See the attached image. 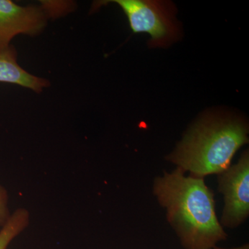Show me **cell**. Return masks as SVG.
Wrapping results in <instances>:
<instances>
[{
  "label": "cell",
  "mask_w": 249,
  "mask_h": 249,
  "mask_svg": "<svg viewBox=\"0 0 249 249\" xmlns=\"http://www.w3.org/2000/svg\"><path fill=\"white\" fill-rule=\"evenodd\" d=\"M152 193L183 249H213L227 240L216 213L214 192L204 178L186 175L178 168L164 170L154 179Z\"/></svg>",
  "instance_id": "cell-1"
},
{
  "label": "cell",
  "mask_w": 249,
  "mask_h": 249,
  "mask_svg": "<svg viewBox=\"0 0 249 249\" xmlns=\"http://www.w3.org/2000/svg\"><path fill=\"white\" fill-rule=\"evenodd\" d=\"M249 142V126L235 118H203L187 131L168 161L195 178H204L227 170L236 152Z\"/></svg>",
  "instance_id": "cell-2"
},
{
  "label": "cell",
  "mask_w": 249,
  "mask_h": 249,
  "mask_svg": "<svg viewBox=\"0 0 249 249\" xmlns=\"http://www.w3.org/2000/svg\"><path fill=\"white\" fill-rule=\"evenodd\" d=\"M217 191L224 207L219 223L223 228L240 227L249 217V152L245 150L235 164L217 175Z\"/></svg>",
  "instance_id": "cell-3"
},
{
  "label": "cell",
  "mask_w": 249,
  "mask_h": 249,
  "mask_svg": "<svg viewBox=\"0 0 249 249\" xmlns=\"http://www.w3.org/2000/svg\"><path fill=\"white\" fill-rule=\"evenodd\" d=\"M128 19L134 34L147 33L153 45L170 42L177 34L173 15L163 1L152 0H114Z\"/></svg>",
  "instance_id": "cell-4"
},
{
  "label": "cell",
  "mask_w": 249,
  "mask_h": 249,
  "mask_svg": "<svg viewBox=\"0 0 249 249\" xmlns=\"http://www.w3.org/2000/svg\"><path fill=\"white\" fill-rule=\"evenodd\" d=\"M46 11L37 6H21L9 0H0V50L7 48L19 34L34 36L46 25Z\"/></svg>",
  "instance_id": "cell-5"
},
{
  "label": "cell",
  "mask_w": 249,
  "mask_h": 249,
  "mask_svg": "<svg viewBox=\"0 0 249 249\" xmlns=\"http://www.w3.org/2000/svg\"><path fill=\"white\" fill-rule=\"evenodd\" d=\"M0 83H11L41 92L49 85L43 78L34 76L19 66L14 47L0 50Z\"/></svg>",
  "instance_id": "cell-6"
},
{
  "label": "cell",
  "mask_w": 249,
  "mask_h": 249,
  "mask_svg": "<svg viewBox=\"0 0 249 249\" xmlns=\"http://www.w3.org/2000/svg\"><path fill=\"white\" fill-rule=\"evenodd\" d=\"M29 213L26 209L16 210L0 231V249H6L11 242L27 228Z\"/></svg>",
  "instance_id": "cell-7"
},
{
  "label": "cell",
  "mask_w": 249,
  "mask_h": 249,
  "mask_svg": "<svg viewBox=\"0 0 249 249\" xmlns=\"http://www.w3.org/2000/svg\"><path fill=\"white\" fill-rule=\"evenodd\" d=\"M7 191L0 185V227H2L9 219L10 214L9 207H8Z\"/></svg>",
  "instance_id": "cell-8"
},
{
  "label": "cell",
  "mask_w": 249,
  "mask_h": 249,
  "mask_svg": "<svg viewBox=\"0 0 249 249\" xmlns=\"http://www.w3.org/2000/svg\"><path fill=\"white\" fill-rule=\"evenodd\" d=\"M213 249H249V244H245L244 245L240 246V247H233V248H222V247H218L215 246Z\"/></svg>",
  "instance_id": "cell-9"
}]
</instances>
